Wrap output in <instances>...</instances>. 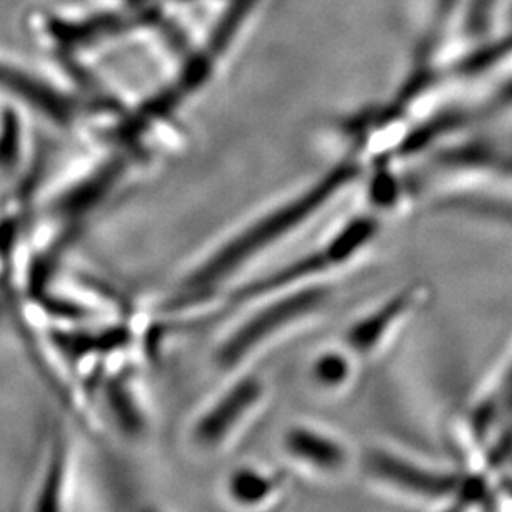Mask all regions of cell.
<instances>
[{"label":"cell","mask_w":512,"mask_h":512,"mask_svg":"<svg viewBox=\"0 0 512 512\" xmlns=\"http://www.w3.org/2000/svg\"><path fill=\"white\" fill-rule=\"evenodd\" d=\"M362 363L340 340L320 348L309 365L312 387L325 397H345L362 377Z\"/></svg>","instance_id":"9c48e42d"},{"label":"cell","mask_w":512,"mask_h":512,"mask_svg":"<svg viewBox=\"0 0 512 512\" xmlns=\"http://www.w3.org/2000/svg\"><path fill=\"white\" fill-rule=\"evenodd\" d=\"M469 468L499 476L512 459V350L471 401L463 421Z\"/></svg>","instance_id":"277c9868"},{"label":"cell","mask_w":512,"mask_h":512,"mask_svg":"<svg viewBox=\"0 0 512 512\" xmlns=\"http://www.w3.org/2000/svg\"><path fill=\"white\" fill-rule=\"evenodd\" d=\"M362 174V166L355 158L340 161L324 176L295 194L294 198L264 214L259 221L241 232V236L232 239L208 262H204L189 277L188 289H206L209 285L223 281L224 277L229 276L236 267L242 266L251 257L299 231L302 226L324 213L348 189H352L353 184L362 178Z\"/></svg>","instance_id":"6da1fadb"},{"label":"cell","mask_w":512,"mask_h":512,"mask_svg":"<svg viewBox=\"0 0 512 512\" xmlns=\"http://www.w3.org/2000/svg\"><path fill=\"white\" fill-rule=\"evenodd\" d=\"M383 219L368 211L348 216L324 242L266 279L256 281L237 295L239 300L276 295L305 285L322 284L352 269L367 256L382 234Z\"/></svg>","instance_id":"3957f363"},{"label":"cell","mask_w":512,"mask_h":512,"mask_svg":"<svg viewBox=\"0 0 512 512\" xmlns=\"http://www.w3.org/2000/svg\"><path fill=\"white\" fill-rule=\"evenodd\" d=\"M413 198H415L413 186L405 183L387 165L380 163L363 188V203H365L363 209L375 214L378 218H390L408 211Z\"/></svg>","instance_id":"30bf717a"},{"label":"cell","mask_w":512,"mask_h":512,"mask_svg":"<svg viewBox=\"0 0 512 512\" xmlns=\"http://www.w3.org/2000/svg\"><path fill=\"white\" fill-rule=\"evenodd\" d=\"M264 395V387L256 378H246L226 393V397L214 405L199 421L196 436L201 443L214 445L229 435V431L241 423L254 410Z\"/></svg>","instance_id":"ba28073f"},{"label":"cell","mask_w":512,"mask_h":512,"mask_svg":"<svg viewBox=\"0 0 512 512\" xmlns=\"http://www.w3.org/2000/svg\"><path fill=\"white\" fill-rule=\"evenodd\" d=\"M436 165L446 171L491 174L512 181V153L486 145H466L441 151Z\"/></svg>","instance_id":"8fae6325"},{"label":"cell","mask_w":512,"mask_h":512,"mask_svg":"<svg viewBox=\"0 0 512 512\" xmlns=\"http://www.w3.org/2000/svg\"><path fill=\"white\" fill-rule=\"evenodd\" d=\"M431 295L425 282H408L350 320L340 342L367 368L383 357L411 320L430 304Z\"/></svg>","instance_id":"8992f818"},{"label":"cell","mask_w":512,"mask_h":512,"mask_svg":"<svg viewBox=\"0 0 512 512\" xmlns=\"http://www.w3.org/2000/svg\"><path fill=\"white\" fill-rule=\"evenodd\" d=\"M358 468L373 488L418 508L459 511L466 469L445 468L390 446H372L358 456Z\"/></svg>","instance_id":"7a4b0ae2"},{"label":"cell","mask_w":512,"mask_h":512,"mask_svg":"<svg viewBox=\"0 0 512 512\" xmlns=\"http://www.w3.org/2000/svg\"><path fill=\"white\" fill-rule=\"evenodd\" d=\"M282 448L287 458L305 473L325 481H337L358 466L357 451L350 441L325 426L300 423L285 431Z\"/></svg>","instance_id":"52a82bcc"},{"label":"cell","mask_w":512,"mask_h":512,"mask_svg":"<svg viewBox=\"0 0 512 512\" xmlns=\"http://www.w3.org/2000/svg\"><path fill=\"white\" fill-rule=\"evenodd\" d=\"M279 488L281 484L276 478L254 469L239 471L231 481L232 496L236 498L237 503L247 506L267 503L276 496Z\"/></svg>","instance_id":"7c38bea8"},{"label":"cell","mask_w":512,"mask_h":512,"mask_svg":"<svg viewBox=\"0 0 512 512\" xmlns=\"http://www.w3.org/2000/svg\"><path fill=\"white\" fill-rule=\"evenodd\" d=\"M337 289L334 284L305 285L299 289H290L277 294L269 300L257 314L246 320L241 329L229 337L219 352V360L226 367L241 362L249 353L262 347L264 343L276 339L287 330L312 320L334 304Z\"/></svg>","instance_id":"5b68a950"},{"label":"cell","mask_w":512,"mask_h":512,"mask_svg":"<svg viewBox=\"0 0 512 512\" xmlns=\"http://www.w3.org/2000/svg\"><path fill=\"white\" fill-rule=\"evenodd\" d=\"M493 5L494 0H474L468 17V30L471 34H481L488 27Z\"/></svg>","instance_id":"4fadbf2b"}]
</instances>
